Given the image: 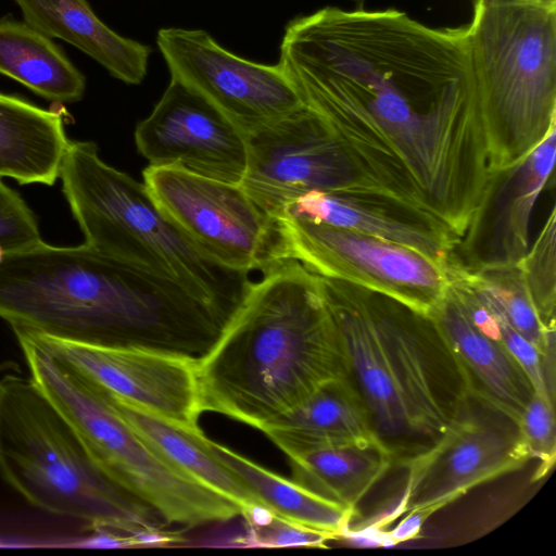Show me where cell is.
Returning <instances> with one entry per match:
<instances>
[{"mask_svg":"<svg viewBox=\"0 0 556 556\" xmlns=\"http://www.w3.org/2000/svg\"><path fill=\"white\" fill-rule=\"evenodd\" d=\"M279 66L367 174L438 213L472 199L489 152L467 28L326 7L288 22Z\"/></svg>","mask_w":556,"mask_h":556,"instance_id":"obj_1","label":"cell"},{"mask_svg":"<svg viewBox=\"0 0 556 556\" xmlns=\"http://www.w3.org/2000/svg\"><path fill=\"white\" fill-rule=\"evenodd\" d=\"M0 318L47 334L198 358L228 317L178 282L77 247L41 244L0 263Z\"/></svg>","mask_w":556,"mask_h":556,"instance_id":"obj_2","label":"cell"},{"mask_svg":"<svg viewBox=\"0 0 556 556\" xmlns=\"http://www.w3.org/2000/svg\"><path fill=\"white\" fill-rule=\"evenodd\" d=\"M318 277L343 376L392 467L406 469L465 408L470 392L464 371L429 313L349 281Z\"/></svg>","mask_w":556,"mask_h":556,"instance_id":"obj_3","label":"cell"},{"mask_svg":"<svg viewBox=\"0 0 556 556\" xmlns=\"http://www.w3.org/2000/svg\"><path fill=\"white\" fill-rule=\"evenodd\" d=\"M343 377L319 277L294 260L252 282L214 344L197 358L201 413L260 430Z\"/></svg>","mask_w":556,"mask_h":556,"instance_id":"obj_4","label":"cell"},{"mask_svg":"<svg viewBox=\"0 0 556 556\" xmlns=\"http://www.w3.org/2000/svg\"><path fill=\"white\" fill-rule=\"evenodd\" d=\"M59 178L85 244L178 282L229 318L249 274L228 269L198 247L157 206L143 182L106 164L91 141H70Z\"/></svg>","mask_w":556,"mask_h":556,"instance_id":"obj_5","label":"cell"},{"mask_svg":"<svg viewBox=\"0 0 556 556\" xmlns=\"http://www.w3.org/2000/svg\"><path fill=\"white\" fill-rule=\"evenodd\" d=\"M0 475L34 507L92 531L140 536L167 526L97 467L29 376L0 378Z\"/></svg>","mask_w":556,"mask_h":556,"instance_id":"obj_6","label":"cell"},{"mask_svg":"<svg viewBox=\"0 0 556 556\" xmlns=\"http://www.w3.org/2000/svg\"><path fill=\"white\" fill-rule=\"evenodd\" d=\"M466 27L490 174L556 127V7L476 0Z\"/></svg>","mask_w":556,"mask_h":556,"instance_id":"obj_7","label":"cell"},{"mask_svg":"<svg viewBox=\"0 0 556 556\" xmlns=\"http://www.w3.org/2000/svg\"><path fill=\"white\" fill-rule=\"evenodd\" d=\"M15 339L29 378L73 428L97 467L167 525L187 528L241 515L140 434L101 388L56 359L21 330Z\"/></svg>","mask_w":556,"mask_h":556,"instance_id":"obj_8","label":"cell"},{"mask_svg":"<svg viewBox=\"0 0 556 556\" xmlns=\"http://www.w3.org/2000/svg\"><path fill=\"white\" fill-rule=\"evenodd\" d=\"M247 144L240 186L274 222L287 203L312 191L391 194L305 104L248 134Z\"/></svg>","mask_w":556,"mask_h":556,"instance_id":"obj_9","label":"cell"},{"mask_svg":"<svg viewBox=\"0 0 556 556\" xmlns=\"http://www.w3.org/2000/svg\"><path fill=\"white\" fill-rule=\"evenodd\" d=\"M278 258L429 313L448 287L446 267L401 243L299 219L276 220Z\"/></svg>","mask_w":556,"mask_h":556,"instance_id":"obj_10","label":"cell"},{"mask_svg":"<svg viewBox=\"0 0 556 556\" xmlns=\"http://www.w3.org/2000/svg\"><path fill=\"white\" fill-rule=\"evenodd\" d=\"M142 177L162 212L219 265L250 274L280 263L276 223L240 185L151 165Z\"/></svg>","mask_w":556,"mask_h":556,"instance_id":"obj_11","label":"cell"},{"mask_svg":"<svg viewBox=\"0 0 556 556\" xmlns=\"http://www.w3.org/2000/svg\"><path fill=\"white\" fill-rule=\"evenodd\" d=\"M530 458L517 422L470 395L440 441L407 466L399 505L377 526L402 514L430 516L472 488L519 469Z\"/></svg>","mask_w":556,"mask_h":556,"instance_id":"obj_12","label":"cell"},{"mask_svg":"<svg viewBox=\"0 0 556 556\" xmlns=\"http://www.w3.org/2000/svg\"><path fill=\"white\" fill-rule=\"evenodd\" d=\"M156 45L170 78L207 100L245 135L304 105L278 63L241 58L206 30L161 28Z\"/></svg>","mask_w":556,"mask_h":556,"instance_id":"obj_13","label":"cell"},{"mask_svg":"<svg viewBox=\"0 0 556 556\" xmlns=\"http://www.w3.org/2000/svg\"><path fill=\"white\" fill-rule=\"evenodd\" d=\"M113 399L197 429L200 410L197 358L131 345H105L11 326Z\"/></svg>","mask_w":556,"mask_h":556,"instance_id":"obj_14","label":"cell"},{"mask_svg":"<svg viewBox=\"0 0 556 556\" xmlns=\"http://www.w3.org/2000/svg\"><path fill=\"white\" fill-rule=\"evenodd\" d=\"M151 166L240 185L248 165L247 135L207 100L170 78L152 112L135 129Z\"/></svg>","mask_w":556,"mask_h":556,"instance_id":"obj_15","label":"cell"},{"mask_svg":"<svg viewBox=\"0 0 556 556\" xmlns=\"http://www.w3.org/2000/svg\"><path fill=\"white\" fill-rule=\"evenodd\" d=\"M555 154L556 127L518 162L489 174L451 263L473 271L520 262L530 245L536 200L553 177Z\"/></svg>","mask_w":556,"mask_h":556,"instance_id":"obj_16","label":"cell"},{"mask_svg":"<svg viewBox=\"0 0 556 556\" xmlns=\"http://www.w3.org/2000/svg\"><path fill=\"white\" fill-rule=\"evenodd\" d=\"M279 219L326 224L394 241L445 267L459 240L433 213L387 193L312 191L287 203Z\"/></svg>","mask_w":556,"mask_h":556,"instance_id":"obj_17","label":"cell"},{"mask_svg":"<svg viewBox=\"0 0 556 556\" xmlns=\"http://www.w3.org/2000/svg\"><path fill=\"white\" fill-rule=\"evenodd\" d=\"M429 314L459 363L470 395L518 422L535 391L502 338L476 326L448 287Z\"/></svg>","mask_w":556,"mask_h":556,"instance_id":"obj_18","label":"cell"},{"mask_svg":"<svg viewBox=\"0 0 556 556\" xmlns=\"http://www.w3.org/2000/svg\"><path fill=\"white\" fill-rule=\"evenodd\" d=\"M260 431L288 458L331 446L377 442L365 407L344 376L327 381Z\"/></svg>","mask_w":556,"mask_h":556,"instance_id":"obj_19","label":"cell"},{"mask_svg":"<svg viewBox=\"0 0 556 556\" xmlns=\"http://www.w3.org/2000/svg\"><path fill=\"white\" fill-rule=\"evenodd\" d=\"M24 22L50 38L62 39L127 84H141L152 48L124 37L93 12L87 0H14Z\"/></svg>","mask_w":556,"mask_h":556,"instance_id":"obj_20","label":"cell"},{"mask_svg":"<svg viewBox=\"0 0 556 556\" xmlns=\"http://www.w3.org/2000/svg\"><path fill=\"white\" fill-rule=\"evenodd\" d=\"M62 115L0 92V177L52 186L70 144Z\"/></svg>","mask_w":556,"mask_h":556,"instance_id":"obj_21","label":"cell"},{"mask_svg":"<svg viewBox=\"0 0 556 556\" xmlns=\"http://www.w3.org/2000/svg\"><path fill=\"white\" fill-rule=\"evenodd\" d=\"M112 400L122 416L140 434L194 480L232 502L240 509L241 517H249L256 509L266 508L216 455L210 439L200 428L191 429L135 405Z\"/></svg>","mask_w":556,"mask_h":556,"instance_id":"obj_22","label":"cell"},{"mask_svg":"<svg viewBox=\"0 0 556 556\" xmlns=\"http://www.w3.org/2000/svg\"><path fill=\"white\" fill-rule=\"evenodd\" d=\"M0 74L52 102H78L86 91V77L50 37L10 16L0 17Z\"/></svg>","mask_w":556,"mask_h":556,"instance_id":"obj_23","label":"cell"},{"mask_svg":"<svg viewBox=\"0 0 556 556\" xmlns=\"http://www.w3.org/2000/svg\"><path fill=\"white\" fill-rule=\"evenodd\" d=\"M289 462L294 482L353 513L392 468L389 455L377 442L320 448Z\"/></svg>","mask_w":556,"mask_h":556,"instance_id":"obj_24","label":"cell"},{"mask_svg":"<svg viewBox=\"0 0 556 556\" xmlns=\"http://www.w3.org/2000/svg\"><path fill=\"white\" fill-rule=\"evenodd\" d=\"M216 455L244 482L257 500L273 514L288 521L330 534L345 535L353 511L329 502L210 440Z\"/></svg>","mask_w":556,"mask_h":556,"instance_id":"obj_25","label":"cell"},{"mask_svg":"<svg viewBox=\"0 0 556 556\" xmlns=\"http://www.w3.org/2000/svg\"><path fill=\"white\" fill-rule=\"evenodd\" d=\"M488 306L535 345L549 363L554 361L555 330L541 320L517 265L468 271L448 263Z\"/></svg>","mask_w":556,"mask_h":556,"instance_id":"obj_26","label":"cell"},{"mask_svg":"<svg viewBox=\"0 0 556 556\" xmlns=\"http://www.w3.org/2000/svg\"><path fill=\"white\" fill-rule=\"evenodd\" d=\"M531 300L542 323L555 330L556 314V210L542 225L536 238L518 263Z\"/></svg>","mask_w":556,"mask_h":556,"instance_id":"obj_27","label":"cell"},{"mask_svg":"<svg viewBox=\"0 0 556 556\" xmlns=\"http://www.w3.org/2000/svg\"><path fill=\"white\" fill-rule=\"evenodd\" d=\"M245 533L235 539L241 547H325L333 538L325 532L288 521L266 508L243 518Z\"/></svg>","mask_w":556,"mask_h":556,"instance_id":"obj_28","label":"cell"},{"mask_svg":"<svg viewBox=\"0 0 556 556\" xmlns=\"http://www.w3.org/2000/svg\"><path fill=\"white\" fill-rule=\"evenodd\" d=\"M520 438L531 458L540 460L533 480H540L554 466L556 456V426L554 400L534 392L517 422Z\"/></svg>","mask_w":556,"mask_h":556,"instance_id":"obj_29","label":"cell"},{"mask_svg":"<svg viewBox=\"0 0 556 556\" xmlns=\"http://www.w3.org/2000/svg\"><path fill=\"white\" fill-rule=\"evenodd\" d=\"M42 242L35 214L0 177V248L9 256Z\"/></svg>","mask_w":556,"mask_h":556,"instance_id":"obj_30","label":"cell"},{"mask_svg":"<svg viewBox=\"0 0 556 556\" xmlns=\"http://www.w3.org/2000/svg\"><path fill=\"white\" fill-rule=\"evenodd\" d=\"M495 316L498 320L501 338L505 348L525 370L534 391L547 394L554 400V384L548 378V362L546 358L535 345L522 337L503 318L496 314Z\"/></svg>","mask_w":556,"mask_h":556,"instance_id":"obj_31","label":"cell"},{"mask_svg":"<svg viewBox=\"0 0 556 556\" xmlns=\"http://www.w3.org/2000/svg\"><path fill=\"white\" fill-rule=\"evenodd\" d=\"M429 516L422 511L407 514L406 518L391 532L387 533L384 541L388 544H397L415 538Z\"/></svg>","mask_w":556,"mask_h":556,"instance_id":"obj_32","label":"cell"},{"mask_svg":"<svg viewBox=\"0 0 556 556\" xmlns=\"http://www.w3.org/2000/svg\"><path fill=\"white\" fill-rule=\"evenodd\" d=\"M515 1L533 2V3L544 4V5H548V7H556V0H515Z\"/></svg>","mask_w":556,"mask_h":556,"instance_id":"obj_33","label":"cell"},{"mask_svg":"<svg viewBox=\"0 0 556 556\" xmlns=\"http://www.w3.org/2000/svg\"><path fill=\"white\" fill-rule=\"evenodd\" d=\"M358 5H362L363 3H365L367 0H350Z\"/></svg>","mask_w":556,"mask_h":556,"instance_id":"obj_34","label":"cell"}]
</instances>
